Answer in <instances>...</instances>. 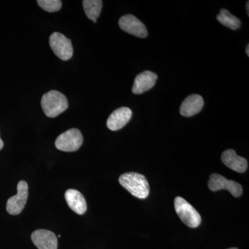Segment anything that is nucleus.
I'll use <instances>...</instances> for the list:
<instances>
[{
    "mask_svg": "<svg viewBox=\"0 0 249 249\" xmlns=\"http://www.w3.org/2000/svg\"><path fill=\"white\" fill-rule=\"evenodd\" d=\"M17 189V195L10 197L6 203V211L11 215H17L20 213L24 209L28 199L29 188L26 181H19Z\"/></svg>",
    "mask_w": 249,
    "mask_h": 249,
    "instance_id": "423d86ee",
    "label": "nucleus"
},
{
    "mask_svg": "<svg viewBox=\"0 0 249 249\" xmlns=\"http://www.w3.org/2000/svg\"><path fill=\"white\" fill-rule=\"evenodd\" d=\"M33 243L38 249H58V239L56 235L50 231L39 229L31 235Z\"/></svg>",
    "mask_w": 249,
    "mask_h": 249,
    "instance_id": "1a4fd4ad",
    "label": "nucleus"
},
{
    "mask_svg": "<svg viewBox=\"0 0 249 249\" xmlns=\"http://www.w3.org/2000/svg\"><path fill=\"white\" fill-rule=\"evenodd\" d=\"M218 22L232 30H237L241 27V21L235 16H232L227 9H221L220 14L217 16Z\"/></svg>",
    "mask_w": 249,
    "mask_h": 249,
    "instance_id": "dca6fc26",
    "label": "nucleus"
},
{
    "mask_svg": "<svg viewBox=\"0 0 249 249\" xmlns=\"http://www.w3.org/2000/svg\"><path fill=\"white\" fill-rule=\"evenodd\" d=\"M237 249V248H231V249Z\"/></svg>",
    "mask_w": 249,
    "mask_h": 249,
    "instance_id": "412c9836",
    "label": "nucleus"
},
{
    "mask_svg": "<svg viewBox=\"0 0 249 249\" xmlns=\"http://www.w3.org/2000/svg\"><path fill=\"white\" fill-rule=\"evenodd\" d=\"M65 199L70 209L76 214H83L87 211V203L84 196L76 190L70 189L65 193Z\"/></svg>",
    "mask_w": 249,
    "mask_h": 249,
    "instance_id": "4468645a",
    "label": "nucleus"
},
{
    "mask_svg": "<svg viewBox=\"0 0 249 249\" xmlns=\"http://www.w3.org/2000/svg\"><path fill=\"white\" fill-rule=\"evenodd\" d=\"M3 147H4V142H3V141L0 138V150L3 148Z\"/></svg>",
    "mask_w": 249,
    "mask_h": 249,
    "instance_id": "a211bd4d",
    "label": "nucleus"
},
{
    "mask_svg": "<svg viewBox=\"0 0 249 249\" xmlns=\"http://www.w3.org/2000/svg\"><path fill=\"white\" fill-rule=\"evenodd\" d=\"M157 78V75L152 71H145L139 73L134 79L132 92L134 94H142L148 91L155 86Z\"/></svg>",
    "mask_w": 249,
    "mask_h": 249,
    "instance_id": "9b49d317",
    "label": "nucleus"
},
{
    "mask_svg": "<svg viewBox=\"0 0 249 249\" xmlns=\"http://www.w3.org/2000/svg\"><path fill=\"white\" fill-rule=\"evenodd\" d=\"M119 183L124 189L139 199H145L150 193V186L147 178L137 173L123 174L119 178Z\"/></svg>",
    "mask_w": 249,
    "mask_h": 249,
    "instance_id": "f257e3e1",
    "label": "nucleus"
},
{
    "mask_svg": "<svg viewBox=\"0 0 249 249\" xmlns=\"http://www.w3.org/2000/svg\"><path fill=\"white\" fill-rule=\"evenodd\" d=\"M49 45L54 53L62 60H70L73 55L71 41L58 32H54L49 37Z\"/></svg>",
    "mask_w": 249,
    "mask_h": 249,
    "instance_id": "39448f33",
    "label": "nucleus"
},
{
    "mask_svg": "<svg viewBox=\"0 0 249 249\" xmlns=\"http://www.w3.org/2000/svg\"><path fill=\"white\" fill-rule=\"evenodd\" d=\"M132 111L128 107L118 108L111 113L107 121L108 128L111 131L119 130L124 127L132 118Z\"/></svg>",
    "mask_w": 249,
    "mask_h": 249,
    "instance_id": "9d476101",
    "label": "nucleus"
},
{
    "mask_svg": "<svg viewBox=\"0 0 249 249\" xmlns=\"http://www.w3.org/2000/svg\"><path fill=\"white\" fill-rule=\"evenodd\" d=\"M249 1H247V16H249Z\"/></svg>",
    "mask_w": 249,
    "mask_h": 249,
    "instance_id": "6ab92c4d",
    "label": "nucleus"
},
{
    "mask_svg": "<svg viewBox=\"0 0 249 249\" xmlns=\"http://www.w3.org/2000/svg\"><path fill=\"white\" fill-rule=\"evenodd\" d=\"M83 5L87 17L93 23H96V19L99 17L102 10L103 1L101 0H84Z\"/></svg>",
    "mask_w": 249,
    "mask_h": 249,
    "instance_id": "2eb2a0df",
    "label": "nucleus"
},
{
    "mask_svg": "<svg viewBox=\"0 0 249 249\" xmlns=\"http://www.w3.org/2000/svg\"><path fill=\"white\" fill-rule=\"evenodd\" d=\"M41 106L46 116L55 118L66 110L69 103L65 95L60 91L52 90L43 95Z\"/></svg>",
    "mask_w": 249,
    "mask_h": 249,
    "instance_id": "f03ea898",
    "label": "nucleus"
},
{
    "mask_svg": "<svg viewBox=\"0 0 249 249\" xmlns=\"http://www.w3.org/2000/svg\"><path fill=\"white\" fill-rule=\"evenodd\" d=\"M209 188L211 191L213 192L227 190L235 197H239L242 196L243 192L240 183L227 179L219 174H213L211 175L209 181Z\"/></svg>",
    "mask_w": 249,
    "mask_h": 249,
    "instance_id": "0eeeda50",
    "label": "nucleus"
},
{
    "mask_svg": "<svg viewBox=\"0 0 249 249\" xmlns=\"http://www.w3.org/2000/svg\"><path fill=\"white\" fill-rule=\"evenodd\" d=\"M222 160L226 166L237 173H245L248 168V162L247 160L237 155L235 150L231 149L223 152Z\"/></svg>",
    "mask_w": 249,
    "mask_h": 249,
    "instance_id": "f8f14e48",
    "label": "nucleus"
},
{
    "mask_svg": "<svg viewBox=\"0 0 249 249\" xmlns=\"http://www.w3.org/2000/svg\"><path fill=\"white\" fill-rule=\"evenodd\" d=\"M204 105V99L200 95L192 94L181 103L180 114L185 117H191L200 112Z\"/></svg>",
    "mask_w": 249,
    "mask_h": 249,
    "instance_id": "ddd939ff",
    "label": "nucleus"
},
{
    "mask_svg": "<svg viewBox=\"0 0 249 249\" xmlns=\"http://www.w3.org/2000/svg\"><path fill=\"white\" fill-rule=\"evenodd\" d=\"M246 52H247V55L249 56V45H247V49H246Z\"/></svg>",
    "mask_w": 249,
    "mask_h": 249,
    "instance_id": "aec40b11",
    "label": "nucleus"
},
{
    "mask_svg": "<svg viewBox=\"0 0 249 249\" xmlns=\"http://www.w3.org/2000/svg\"><path fill=\"white\" fill-rule=\"evenodd\" d=\"M119 27L124 32L140 38H145L148 34L145 24L138 18L131 14L125 15L121 17L119 19Z\"/></svg>",
    "mask_w": 249,
    "mask_h": 249,
    "instance_id": "6e6552de",
    "label": "nucleus"
},
{
    "mask_svg": "<svg viewBox=\"0 0 249 249\" xmlns=\"http://www.w3.org/2000/svg\"><path fill=\"white\" fill-rule=\"evenodd\" d=\"M175 208L177 214L186 225L196 228L200 225L201 217L196 210L181 196L175 199Z\"/></svg>",
    "mask_w": 249,
    "mask_h": 249,
    "instance_id": "7ed1b4c3",
    "label": "nucleus"
},
{
    "mask_svg": "<svg viewBox=\"0 0 249 249\" xmlns=\"http://www.w3.org/2000/svg\"><path fill=\"white\" fill-rule=\"evenodd\" d=\"M83 137L79 129H68L60 134L55 142V147L63 152H75L81 146Z\"/></svg>",
    "mask_w": 249,
    "mask_h": 249,
    "instance_id": "20e7f679",
    "label": "nucleus"
},
{
    "mask_svg": "<svg viewBox=\"0 0 249 249\" xmlns=\"http://www.w3.org/2000/svg\"><path fill=\"white\" fill-rule=\"evenodd\" d=\"M37 2L42 9L49 13L56 12L62 7L60 0H37Z\"/></svg>",
    "mask_w": 249,
    "mask_h": 249,
    "instance_id": "f3484780",
    "label": "nucleus"
}]
</instances>
